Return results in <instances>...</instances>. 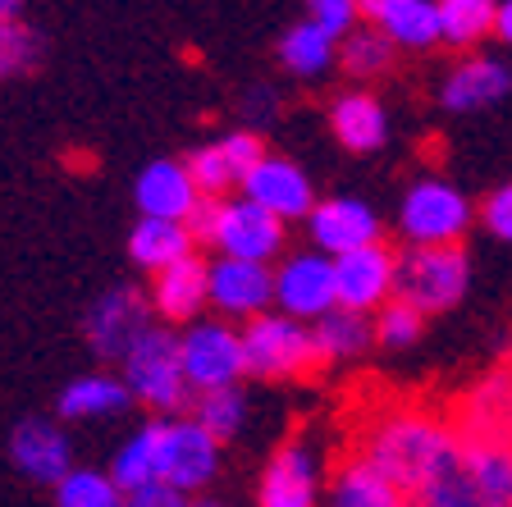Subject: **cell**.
I'll use <instances>...</instances> for the list:
<instances>
[{"label":"cell","mask_w":512,"mask_h":507,"mask_svg":"<svg viewBox=\"0 0 512 507\" xmlns=\"http://www.w3.org/2000/svg\"><path fill=\"white\" fill-rule=\"evenodd\" d=\"M352 457L366 462L375 476H384L412 503L416 494H426L435 480H444L462 462V439L453 430V421L439 416L435 407L389 402V407H375L357 425Z\"/></svg>","instance_id":"obj_1"},{"label":"cell","mask_w":512,"mask_h":507,"mask_svg":"<svg viewBox=\"0 0 512 507\" xmlns=\"http://www.w3.org/2000/svg\"><path fill=\"white\" fill-rule=\"evenodd\" d=\"M119 380H124L128 398L147 407L151 421H170V416H188L192 389L183 380L179 361V329L151 325L147 334L128 348V357L119 361Z\"/></svg>","instance_id":"obj_2"},{"label":"cell","mask_w":512,"mask_h":507,"mask_svg":"<svg viewBox=\"0 0 512 507\" xmlns=\"http://www.w3.org/2000/svg\"><path fill=\"white\" fill-rule=\"evenodd\" d=\"M471 284V256L467 247H403L394 270V302L439 316L453 311L467 297Z\"/></svg>","instance_id":"obj_3"},{"label":"cell","mask_w":512,"mask_h":507,"mask_svg":"<svg viewBox=\"0 0 512 507\" xmlns=\"http://www.w3.org/2000/svg\"><path fill=\"white\" fill-rule=\"evenodd\" d=\"M243 361H247V380H261V384L307 380V375L320 370L311 325L288 320L279 311H266L252 325H243Z\"/></svg>","instance_id":"obj_4"},{"label":"cell","mask_w":512,"mask_h":507,"mask_svg":"<svg viewBox=\"0 0 512 507\" xmlns=\"http://www.w3.org/2000/svg\"><path fill=\"white\" fill-rule=\"evenodd\" d=\"M471 229V201L448 179H416L398 206V233L407 247H462Z\"/></svg>","instance_id":"obj_5"},{"label":"cell","mask_w":512,"mask_h":507,"mask_svg":"<svg viewBox=\"0 0 512 507\" xmlns=\"http://www.w3.org/2000/svg\"><path fill=\"white\" fill-rule=\"evenodd\" d=\"M179 361L183 380L192 393H215V389H238L247 380L243 361V329L229 320H197V325L179 329Z\"/></svg>","instance_id":"obj_6"},{"label":"cell","mask_w":512,"mask_h":507,"mask_svg":"<svg viewBox=\"0 0 512 507\" xmlns=\"http://www.w3.org/2000/svg\"><path fill=\"white\" fill-rule=\"evenodd\" d=\"M151 325H156V316H151L147 293H142L138 284H115V288H106V293L96 297L92 307H87L83 343H87L92 357L115 361L119 366V361L128 357V348H133Z\"/></svg>","instance_id":"obj_7"},{"label":"cell","mask_w":512,"mask_h":507,"mask_svg":"<svg viewBox=\"0 0 512 507\" xmlns=\"http://www.w3.org/2000/svg\"><path fill=\"white\" fill-rule=\"evenodd\" d=\"M220 448L192 416L160 421V485L179 489L183 498H202V489L220 476Z\"/></svg>","instance_id":"obj_8"},{"label":"cell","mask_w":512,"mask_h":507,"mask_svg":"<svg viewBox=\"0 0 512 507\" xmlns=\"http://www.w3.org/2000/svg\"><path fill=\"white\" fill-rule=\"evenodd\" d=\"M453 430L462 444H512V361L485 370L453 402Z\"/></svg>","instance_id":"obj_9"},{"label":"cell","mask_w":512,"mask_h":507,"mask_svg":"<svg viewBox=\"0 0 512 507\" xmlns=\"http://www.w3.org/2000/svg\"><path fill=\"white\" fill-rule=\"evenodd\" d=\"M339 307L334 297V261L320 252H284L275 265V311L302 325H316Z\"/></svg>","instance_id":"obj_10"},{"label":"cell","mask_w":512,"mask_h":507,"mask_svg":"<svg viewBox=\"0 0 512 507\" xmlns=\"http://www.w3.org/2000/svg\"><path fill=\"white\" fill-rule=\"evenodd\" d=\"M211 247H215V256H229V261L270 265L288 247V224L266 215L261 206H252L247 197H224Z\"/></svg>","instance_id":"obj_11"},{"label":"cell","mask_w":512,"mask_h":507,"mask_svg":"<svg viewBox=\"0 0 512 507\" xmlns=\"http://www.w3.org/2000/svg\"><path fill=\"white\" fill-rule=\"evenodd\" d=\"M307 233H311V252L339 256L348 252H362V247L384 243V229H380V215H375L371 201L362 197H325L316 201V211L307 215Z\"/></svg>","instance_id":"obj_12"},{"label":"cell","mask_w":512,"mask_h":507,"mask_svg":"<svg viewBox=\"0 0 512 507\" xmlns=\"http://www.w3.org/2000/svg\"><path fill=\"white\" fill-rule=\"evenodd\" d=\"M147 302H151V316L156 325H170V329H188L211 311V261L202 252L183 256L179 265L151 275L147 288Z\"/></svg>","instance_id":"obj_13"},{"label":"cell","mask_w":512,"mask_h":507,"mask_svg":"<svg viewBox=\"0 0 512 507\" xmlns=\"http://www.w3.org/2000/svg\"><path fill=\"white\" fill-rule=\"evenodd\" d=\"M394 270H398V252L394 247H362L334 261V297L343 311L357 316H380L394 302Z\"/></svg>","instance_id":"obj_14"},{"label":"cell","mask_w":512,"mask_h":507,"mask_svg":"<svg viewBox=\"0 0 512 507\" xmlns=\"http://www.w3.org/2000/svg\"><path fill=\"white\" fill-rule=\"evenodd\" d=\"M211 311L238 329L252 325L266 311H275V270L270 265L215 256L211 261Z\"/></svg>","instance_id":"obj_15"},{"label":"cell","mask_w":512,"mask_h":507,"mask_svg":"<svg viewBox=\"0 0 512 507\" xmlns=\"http://www.w3.org/2000/svg\"><path fill=\"white\" fill-rule=\"evenodd\" d=\"M256 507H320V453L311 439H284L256 480Z\"/></svg>","instance_id":"obj_16"},{"label":"cell","mask_w":512,"mask_h":507,"mask_svg":"<svg viewBox=\"0 0 512 507\" xmlns=\"http://www.w3.org/2000/svg\"><path fill=\"white\" fill-rule=\"evenodd\" d=\"M10 462L19 466L23 480H37V485H60L69 471H74V439L60 421L51 416H23L10 430Z\"/></svg>","instance_id":"obj_17"},{"label":"cell","mask_w":512,"mask_h":507,"mask_svg":"<svg viewBox=\"0 0 512 507\" xmlns=\"http://www.w3.org/2000/svg\"><path fill=\"white\" fill-rule=\"evenodd\" d=\"M243 197L252 206H261L275 220H307L316 211V188H311V174L288 156L266 151V160L243 179Z\"/></svg>","instance_id":"obj_18"},{"label":"cell","mask_w":512,"mask_h":507,"mask_svg":"<svg viewBox=\"0 0 512 507\" xmlns=\"http://www.w3.org/2000/svg\"><path fill=\"white\" fill-rule=\"evenodd\" d=\"M133 206H138L142 220L188 224V215L202 206V192H197V183H192L183 160L160 156L138 169V179H133Z\"/></svg>","instance_id":"obj_19"},{"label":"cell","mask_w":512,"mask_h":507,"mask_svg":"<svg viewBox=\"0 0 512 507\" xmlns=\"http://www.w3.org/2000/svg\"><path fill=\"white\" fill-rule=\"evenodd\" d=\"M512 92V64H503L499 55H462L439 83V106L453 115H471L485 110L494 101Z\"/></svg>","instance_id":"obj_20"},{"label":"cell","mask_w":512,"mask_h":507,"mask_svg":"<svg viewBox=\"0 0 512 507\" xmlns=\"http://www.w3.org/2000/svg\"><path fill=\"white\" fill-rule=\"evenodd\" d=\"M330 133L339 138L343 151L371 156L389 142V110L371 87H348L330 101Z\"/></svg>","instance_id":"obj_21"},{"label":"cell","mask_w":512,"mask_h":507,"mask_svg":"<svg viewBox=\"0 0 512 507\" xmlns=\"http://www.w3.org/2000/svg\"><path fill=\"white\" fill-rule=\"evenodd\" d=\"M362 23L380 28L398 51H430L439 42L435 0H362Z\"/></svg>","instance_id":"obj_22"},{"label":"cell","mask_w":512,"mask_h":507,"mask_svg":"<svg viewBox=\"0 0 512 507\" xmlns=\"http://www.w3.org/2000/svg\"><path fill=\"white\" fill-rule=\"evenodd\" d=\"M133 407L119 370H87V375H74V380L60 389L55 398V421H106V416H124Z\"/></svg>","instance_id":"obj_23"},{"label":"cell","mask_w":512,"mask_h":507,"mask_svg":"<svg viewBox=\"0 0 512 507\" xmlns=\"http://www.w3.org/2000/svg\"><path fill=\"white\" fill-rule=\"evenodd\" d=\"M275 60L293 78H320V74H330V69H339V42H334L330 32H320L311 19H293L279 32Z\"/></svg>","instance_id":"obj_24"},{"label":"cell","mask_w":512,"mask_h":507,"mask_svg":"<svg viewBox=\"0 0 512 507\" xmlns=\"http://www.w3.org/2000/svg\"><path fill=\"white\" fill-rule=\"evenodd\" d=\"M192 252H197V243H192L188 224L179 220H142L138 215V224L128 229V261L138 270H147V275L170 270V265H179Z\"/></svg>","instance_id":"obj_25"},{"label":"cell","mask_w":512,"mask_h":507,"mask_svg":"<svg viewBox=\"0 0 512 507\" xmlns=\"http://www.w3.org/2000/svg\"><path fill=\"white\" fill-rule=\"evenodd\" d=\"M311 338H316L320 366H348V361H362L375 348V316L334 307L330 316H320L311 325Z\"/></svg>","instance_id":"obj_26"},{"label":"cell","mask_w":512,"mask_h":507,"mask_svg":"<svg viewBox=\"0 0 512 507\" xmlns=\"http://www.w3.org/2000/svg\"><path fill=\"white\" fill-rule=\"evenodd\" d=\"M110 480L124 489V498L138 494V489L160 485V421L138 425V430L115 448V457H110Z\"/></svg>","instance_id":"obj_27"},{"label":"cell","mask_w":512,"mask_h":507,"mask_svg":"<svg viewBox=\"0 0 512 507\" xmlns=\"http://www.w3.org/2000/svg\"><path fill=\"white\" fill-rule=\"evenodd\" d=\"M330 507H412L384 476H375L366 462L343 457L330 476Z\"/></svg>","instance_id":"obj_28"},{"label":"cell","mask_w":512,"mask_h":507,"mask_svg":"<svg viewBox=\"0 0 512 507\" xmlns=\"http://www.w3.org/2000/svg\"><path fill=\"white\" fill-rule=\"evenodd\" d=\"M394 64H398V46L389 42L380 28H371V23L352 28L348 37L339 42V69L357 87H371L375 78L394 74Z\"/></svg>","instance_id":"obj_29"},{"label":"cell","mask_w":512,"mask_h":507,"mask_svg":"<svg viewBox=\"0 0 512 507\" xmlns=\"http://www.w3.org/2000/svg\"><path fill=\"white\" fill-rule=\"evenodd\" d=\"M462 471L485 507H512V444H462Z\"/></svg>","instance_id":"obj_30"},{"label":"cell","mask_w":512,"mask_h":507,"mask_svg":"<svg viewBox=\"0 0 512 507\" xmlns=\"http://www.w3.org/2000/svg\"><path fill=\"white\" fill-rule=\"evenodd\" d=\"M494 32L490 0H439V42L453 51H476Z\"/></svg>","instance_id":"obj_31"},{"label":"cell","mask_w":512,"mask_h":507,"mask_svg":"<svg viewBox=\"0 0 512 507\" xmlns=\"http://www.w3.org/2000/svg\"><path fill=\"white\" fill-rule=\"evenodd\" d=\"M188 416L211 434L215 444H229L238 430L247 425V393L243 384L238 389H215V393H192Z\"/></svg>","instance_id":"obj_32"},{"label":"cell","mask_w":512,"mask_h":507,"mask_svg":"<svg viewBox=\"0 0 512 507\" xmlns=\"http://www.w3.org/2000/svg\"><path fill=\"white\" fill-rule=\"evenodd\" d=\"M42 55H46V37L28 19L0 23V83L28 78L42 64Z\"/></svg>","instance_id":"obj_33"},{"label":"cell","mask_w":512,"mask_h":507,"mask_svg":"<svg viewBox=\"0 0 512 507\" xmlns=\"http://www.w3.org/2000/svg\"><path fill=\"white\" fill-rule=\"evenodd\" d=\"M55 507H124V489L110 480V471L74 466V471L55 485Z\"/></svg>","instance_id":"obj_34"},{"label":"cell","mask_w":512,"mask_h":507,"mask_svg":"<svg viewBox=\"0 0 512 507\" xmlns=\"http://www.w3.org/2000/svg\"><path fill=\"white\" fill-rule=\"evenodd\" d=\"M183 165H188L192 183H197V192H202L206 201H224V192H229V188H243V183H238V174H234V165L224 160V151L215 147V142H202L197 151H188V156H183Z\"/></svg>","instance_id":"obj_35"},{"label":"cell","mask_w":512,"mask_h":507,"mask_svg":"<svg viewBox=\"0 0 512 507\" xmlns=\"http://www.w3.org/2000/svg\"><path fill=\"white\" fill-rule=\"evenodd\" d=\"M421 329H426V316H421V311L403 307V302H389V307L375 316V343H380V348L403 352V348H412L416 338H421Z\"/></svg>","instance_id":"obj_36"},{"label":"cell","mask_w":512,"mask_h":507,"mask_svg":"<svg viewBox=\"0 0 512 507\" xmlns=\"http://www.w3.org/2000/svg\"><path fill=\"white\" fill-rule=\"evenodd\" d=\"M302 19H311L320 32H330L334 42H343L352 28H362V5L357 0H311Z\"/></svg>","instance_id":"obj_37"},{"label":"cell","mask_w":512,"mask_h":507,"mask_svg":"<svg viewBox=\"0 0 512 507\" xmlns=\"http://www.w3.org/2000/svg\"><path fill=\"white\" fill-rule=\"evenodd\" d=\"M243 115H247V128L252 133H261L266 124H275L279 119V92L270 83H256L243 92Z\"/></svg>","instance_id":"obj_38"},{"label":"cell","mask_w":512,"mask_h":507,"mask_svg":"<svg viewBox=\"0 0 512 507\" xmlns=\"http://www.w3.org/2000/svg\"><path fill=\"white\" fill-rule=\"evenodd\" d=\"M480 220H485V229H490L494 238L512 243V183H503V188H494L490 197H485V206H480Z\"/></svg>","instance_id":"obj_39"},{"label":"cell","mask_w":512,"mask_h":507,"mask_svg":"<svg viewBox=\"0 0 512 507\" xmlns=\"http://www.w3.org/2000/svg\"><path fill=\"white\" fill-rule=\"evenodd\" d=\"M124 507H192V498H183L179 489H170V485H151V489L128 494Z\"/></svg>","instance_id":"obj_40"},{"label":"cell","mask_w":512,"mask_h":507,"mask_svg":"<svg viewBox=\"0 0 512 507\" xmlns=\"http://www.w3.org/2000/svg\"><path fill=\"white\" fill-rule=\"evenodd\" d=\"M494 32H499L503 42L512 46V0H503V5H494Z\"/></svg>","instance_id":"obj_41"},{"label":"cell","mask_w":512,"mask_h":507,"mask_svg":"<svg viewBox=\"0 0 512 507\" xmlns=\"http://www.w3.org/2000/svg\"><path fill=\"white\" fill-rule=\"evenodd\" d=\"M14 19H23V5L19 0H0V23H14Z\"/></svg>","instance_id":"obj_42"},{"label":"cell","mask_w":512,"mask_h":507,"mask_svg":"<svg viewBox=\"0 0 512 507\" xmlns=\"http://www.w3.org/2000/svg\"><path fill=\"white\" fill-rule=\"evenodd\" d=\"M192 507H224L220 498H192Z\"/></svg>","instance_id":"obj_43"}]
</instances>
